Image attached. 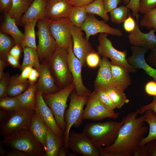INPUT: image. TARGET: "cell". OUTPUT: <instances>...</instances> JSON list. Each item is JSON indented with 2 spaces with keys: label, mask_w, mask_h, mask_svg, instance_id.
<instances>
[{
  "label": "cell",
  "mask_w": 156,
  "mask_h": 156,
  "mask_svg": "<svg viewBox=\"0 0 156 156\" xmlns=\"http://www.w3.org/2000/svg\"><path fill=\"white\" fill-rule=\"evenodd\" d=\"M138 109L129 113L122 118L123 124L113 144L108 146L98 148L100 156H133L148 130V127L144 125L143 116L137 117Z\"/></svg>",
  "instance_id": "6da1fadb"
},
{
  "label": "cell",
  "mask_w": 156,
  "mask_h": 156,
  "mask_svg": "<svg viewBox=\"0 0 156 156\" xmlns=\"http://www.w3.org/2000/svg\"><path fill=\"white\" fill-rule=\"evenodd\" d=\"M14 19L5 13V19L0 27L1 31L10 35L14 40L15 44L21 47L23 43L24 34L18 28Z\"/></svg>",
  "instance_id": "d4e9b609"
},
{
  "label": "cell",
  "mask_w": 156,
  "mask_h": 156,
  "mask_svg": "<svg viewBox=\"0 0 156 156\" xmlns=\"http://www.w3.org/2000/svg\"><path fill=\"white\" fill-rule=\"evenodd\" d=\"M73 6L69 0H49L46 2L45 15L49 20H60L67 18Z\"/></svg>",
  "instance_id": "ac0fdd59"
},
{
  "label": "cell",
  "mask_w": 156,
  "mask_h": 156,
  "mask_svg": "<svg viewBox=\"0 0 156 156\" xmlns=\"http://www.w3.org/2000/svg\"><path fill=\"white\" fill-rule=\"evenodd\" d=\"M151 110L153 113L156 115V96H154L152 101L150 103L142 106L138 109L139 114H142L147 110Z\"/></svg>",
  "instance_id": "f6af8a7d"
},
{
  "label": "cell",
  "mask_w": 156,
  "mask_h": 156,
  "mask_svg": "<svg viewBox=\"0 0 156 156\" xmlns=\"http://www.w3.org/2000/svg\"><path fill=\"white\" fill-rule=\"evenodd\" d=\"M7 66V64L4 59L0 58V79L3 75L4 70L5 67Z\"/></svg>",
  "instance_id": "94428289"
},
{
  "label": "cell",
  "mask_w": 156,
  "mask_h": 156,
  "mask_svg": "<svg viewBox=\"0 0 156 156\" xmlns=\"http://www.w3.org/2000/svg\"><path fill=\"white\" fill-rule=\"evenodd\" d=\"M123 23V28L126 31L130 33L134 29L136 25V21L129 13L128 17Z\"/></svg>",
  "instance_id": "ee69618b"
},
{
  "label": "cell",
  "mask_w": 156,
  "mask_h": 156,
  "mask_svg": "<svg viewBox=\"0 0 156 156\" xmlns=\"http://www.w3.org/2000/svg\"><path fill=\"white\" fill-rule=\"evenodd\" d=\"M94 90L101 103L108 109L114 111L116 108L108 94L103 89H94Z\"/></svg>",
  "instance_id": "ab89813d"
},
{
  "label": "cell",
  "mask_w": 156,
  "mask_h": 156,
  "mask_svg": "<svg viewBox=\"0 0 156 156\" xmlns=\"http://www.w3.org/2000/svg\"><path fill=\"white\" fill-rule=\"evenodd\" d=\"M108 35L105 33L99 34L98 37L99 44L97 46L98 53L103 57L110 59L112 64L121 66L129 73L136 72L137 69L131 65L127 61V51H120L116 49L107 38Z\"/></svg>",
  "instance_id": "ba28073f"
},
{
  "label": "cell",
  "mask_w": 156,
  "mask_h": 156,
  "mask_svg": "<svg viewBox=\"0 0 156 156\" xmlns=\"http://www.w3.org/2000/svg\"><path fill=\"white\" fill-rule=\"evenodd\" d=\"M32 1L28 0H13L11 8L7 13L19 24V21L31 5Z\"/></svg>",
  "instance_id": "f1b7e54d"
},
{
  "label": "cell",
  "mask_w": 156,
  "mask_h": 156,
  "mask_svg": "<svg viewBox=\"0 0 156 156\" xmlns=\"http://www.w3.org/2000/svg\"><path fill=\"white\" fill-rule=\"evenodd\" d=\"M82 30L73 25L71 30L73 39V50L75 56L80 60L82 68L86 66V58L91 52L95 51L86 38Z\"/></svg>",
  "instance_id": "9a60e30c"
},
{
  "label": "cell",
  "mask_w": 156,
  "mask_h": 156,
  "mask_svg": "<svg viewBox=\"0 0 156 156\" xmlns=\"http://www.w3.org/2000/svg\"><path fill=\"white\" fill-rule=\"evenodd\" d=\"M113 86L124 90L131 84L129 72L123 67L111 64Z\"/></svg>",
  "instance_id": "cb8c5ba5"
},
{
  "label": "cell",
  "mask_w": 156,
  "mask_h": 156,
  "mask_svg": "<svg viewBox=\"0 0 156 156\" xmlns=\"http://www.w3.org/2000/svg\"><path fill=\"white\" fill-rule=\"evenodd\" d=\"M68 147L69 149L75 153L83 156H100L98 148L83 132L71 131L68 140Z\"/></svg>",
  "instance_id": "7c38bea8"
},
{
  "label": "cell",
  "mask_w": 156,
  "mask_h": 156,
  "mask_svg": "<svg viewBox=\"0 0 156 156\" xmlns=\"http://www.w3.org/2000/svg\"><path fill=\"white\" fill-rule=\"evenodd\" d=\"M145 145L148 156H156V139L148 142Z\"/></svg>",
  "instance_id": "f907efd6"
},
{
  "label": "cell",
  "mask_w": 156,
  "mask_h": 156,
  "mask_svg": "<svg viewBox=\"0 0 156 156\" xmlns=\"http://www.w3.org/2000/svg\"><path fill=\"white\" fill-rule=\"evenodd\" d=\"M0 141L12 149L24 152L27 156H45L43 146L29 129L21 130L4 137Z\"/></svg>",
  "instance_id": "3957f363"
},
{
  "label": "cell",
  "mask_w": 156,
  "mask_h": 156,
  "mask_svg": "<svg viewBox=\"0 0 156 156\" xmlns=\"http://www.w3.org/2000/svg\"><path fill=\"white\" fill-rule=\"evenodd\" d=\"M72 42L67 49L68 62L73 78V83L77 94L80 96H88L91 93L84 84L81 74L82 68L80 60L75 56L73 50Z\"/></svg>",
  "instance_id": "5bb4252c"
},
{
  "label": "cell",
  "mask_w": 156,
  "mask_h": 156,
  "mask_svg": "<svg viewBox=\"0 0 156 156\" xmlns=\"http://www.w3.org/2000/svg\"><path fill=\"white\" fill-rule=\"evenodd\" d=\"M123 121H107L86 124L83 132L97 148L109 146L116 140Z\"/></svg>",
  "instance_id": "7a4b0ae2"
},
{
  "label": "cell",
  "mask_w": 156,
  "mask_h": 156,
  "mask_svg": "<svg viewBox=\"0 0 156 156\" xmlns=\"http://www.w3.org/2000/svg\"><path fill=\"white\" fill-rule=\"evenodd\" d=\"M99 55L95 51L88 54L86 58V63L91 68H95L99 66L100 61Z\"/></svg>",
  "instance_id": "b9f144b4"
},
{
  "label": "cell",
  "mask_w": 156,
  "mask_h": 156,
  "mask_svg": "<svg viewBox=\"0 0 156 156\" xmlns=\"http://www.w3.org/2000/svg\"><path fill=\"white\" fill-rule=\"evenodd\" d=\"M47 129L45 156H58L59 149L63 144V140L47 125Z\"/></svg>",
  "instance_id": "484cf974"
},
{
  "label": "cell",
  "mask_w": 156,
  "mask_h": 156,
  "mask_svg": "<svg viewBox=\"0 0 156 156\" xmlns=\"http://www.w3.org/2000/svg\"><path fill=\"white\" fill-rule=\"evenodd\" d=\"M156 8V0H140L139 12L144 14Z\"/></svg>",
  "instance_id": "60d3db41"
},
{
  "label": "cell",
  "mask_w": 156,
  "mask_h": 156,
  "mask_svg": "<svg viewBox=\"0 0 156 156\" xmlns=\"http://www.w3.org/2000/svg\"><path fill=\"white\" fill-rule=\"evenodd\" d=\"M94 0H69L73 6H85Z\"/></svg>",
  "instance_id": "6f0895ef"
},
{
  "label": "cell",
  "mask_w": 156,
  "mask_h": 156,
  "mask_svg": "<svg viewBox=\"0 0 156 156\" xmlns=\"http://www.w3.org/2000/svg\"><path fill=\"white\" fill-rule=\"evenodd\" d=\"M29 130L45 150L47 133V125L41 117L35 111L32 116Z\"/></svg>",
  "instance_id": "603a6c76"
},
{
  "label": "cell",
  "mask_w": 156,
  "mask_h": 156,
  "mask_svg": "<svg viewBox=\"0 0 156 156\" xmlns=\"http://www.w3.org/2000/svg\"><path fill=\"white\" fill-rule=\"evenodd\" d=\"M30 86L28 80L20 81L17 80L15 76L10 78L7 92L8 96L15 97L23 92Z\"/></svg>",
  "instance_id": "d6a6232c"
},
{
  "label": "cell",
  "mask_w": 156,
  "mask_h": 156,
  "mask_svg": "<svg viewBox=\"0 0 156 156\" xmlns=\"http://www.w3.org/2000/svg\"><path fill=\"white\" fill-rule=\"evenodd\" d=\"M22 49L20 45L15 44L11 49L9 53L19 60Z\"/></svg>",
  "instance_id": "9f6ffc18"
},
{
  "label": "cell",
  "mask_w": 156,
  "mask_h": 156,
  "mask_svg": "<svg viewBox=\"0 0 156 156\" xmlns=\"http://www.w3.org/2000/svg\"><path fill=\"white\" fill-rule=\"evenodd\" d=\"M6 59L8 64L13 67L17 68L21 67L19 60L9 53L7 54Z\"/></svg>",
  "instance_id": "11a10c76"
},
{
  "label": "cell",
  "mask_w": 156,
  "mask_h": 156,
  "mask_svg": "<svg viewBox=\"0 0 156 156\" xmlns=\"http://www.w3.org/2000/svg\"><path fill=\"white\" fill-rule=\"evenodd\" d=\"M67 49L57 46L47 61L55 83L60 90L73 83V78L68 62Z\"/></svg>",
  "instance_id": "277c9868"
},
{
  "label": "cell",
  "mask_w": 156,
  "mask_h": 156,
  "mask_svg": "<svg viewBox=\"0 0 156 156\" xmlns=\"http://www.w3.org/2000/svg\"><path fill=\"white\" fill-rule=\"evenodd\" d=\"M38 71L39 77L36 83L37 90L43 94L53 93L60 89L57 86L49 70L47 61L41 62Z\"/></svg>",
  "instance_id": "d6986e66"
},
{
  "label": "cell",
  "mask_w": 156,
  "mask_h": 156,
  "mask_svg": "<svg viewBox=\"0 0 156 156\" xmlns=\"http://www.w3.org/2000/svg\"><path fill=\"white\" fill-rule=\"evenodd\" d=\"M129 13V9L126 5L117 7L110 12L111 20L113 23L121 24L127 18Z\"/></svg>",
  "instance_id": "74e56055"
},
{
  "label": "cell",
  "mask_w": 156,
  "mask_h": 156,
  "mask_svg": "<svg viewBox=\"0 0 156 156\" xmlns=\"http://www.w3.org/2000/svg\"><path fill=\"white\" fill-rule=\"evenodd\" d=\"M35 111L41 117L47 126L63 140L64 132L58 125L53 112L44 100L42 93L37 90Z\"/></svg>",
  "instance_id": "2e32d148"
},
{
  "label": "cell",
  "mask_w": 156,
  "mask_h": 156,
  "mask_svg": "<svg viewBox=\"0 0 156 156\" xmlns=\"http://www.w3.org/2000/svg\"><path fill=\"white\" fill-rule=\"evenodd\" d=\"M38 20L28 22L24 25V32L21 48L23 50L25 47L37 49L35 27Z\"/></svg>",
  "instance_id": "83f0119b"
},
{
  "label": "cell",
  "mask_w": 156,
  "mask_h": 156,
  "mask_svg": "<svg viewBox=\"0 0 156 156\" xmlns=\"http://www.w3.org/2000/svg\"><path fill=\"white\" fill-rule=\"evenodd\" d=\"M29 0V1H33L32 0Z\"/></svg>",
  "instance_id": "03108f58"
},
{
  "label": "cell",
  "mask_w": 156,
  "mask_h": 156,
  "mask_svg": "<svg viewBox=\"0 0 156 156\" xmlns=\"http://www.w3.org/2000/svg\"><path fill=\"white\" fill-rule=\"evenodd\" d=\"M9 75L8 73H4L0 81V97L4 98L8 96L7 89L9 83Z\"/></svg>",
  "instance_id": "7bdbcfd3"
},
{
  "label": "cell",
  "mask_w": 156,
  "mask_h": 156,
  "mask_svg": "<svg viewBox=\"0 0 156 156\" xmlns=\"http://www.w3.org/2000/svg\"><path fill=\"white\" fill-rule=\"evenodd\" d=\"M109 95L116 108L121 109L129 100L127 99L124 91L113 86L103 89Z\"/></svg>",
  "instance_id": "4dcf8cb0"
},
{
  "label": "cell",
  "mask_w": 156,
  "mask_h": 156,
  "mask_svg": "<svg viewBox=\"0 0 156 156\" xmlns=\"http://www.w3.org/2000/svg\"><path fill=\"white\" fill-rule=\"evenodd\" d=\"M36 83L30 86L23 92L15 96L19 101L22 107L35 111L37 91Z\"/></svg>",
  "instance_id": "4316f807"
},
{
  "label": "cell",
  "mask_w": 156,
  "mask_h": 156,
  "mask_svg": "<svg viewBox=\"0 0 156 156\" xmlns=\"http://www.w3.org/2000/svg\"><path fill=\"white\" fill-rule=\"evenodd\" d=\"M75 90L72 83L56 92L42 94L44 100L53 112L58 125L64 132L66 127L64 114L68 106L67 100Z\"/></svg>",
  "instance_id": "8992f818"
},
{
  "label": "cell",
  "mask_w": 156,
  "mask_h": 156,
  "mask_svg": "<svg viewBox=\"0 0 156 156\" xmlns=\"http://www.w3.org/2000/svg\"><path fill=\"white\" fill-rule=\"evenodd\" d=\"M87 16L85 6H73L68 18L74 25L80 28Z\"/></svg>",
  "instance_id": "e575fe53"
},
{
  "label": "cell",
  "mask_w": 156,
  "mask_h": 156,
  "mask_svg": "<svg viewBox=\"0 0 156 156\" xmlns=\"http://www.w3.org/2000/svg\"><path fill=\"white\" fill-rule=\"evenodd\" d=\"M140 1V0H129L128 3L126 5L127 8L132 10L133 17H136L139 15Z\"/></svg>",
  "instance_id": "bcb514c9"
},
{
  "label": "cell",
  "mask_w": 156,
  "mask_h": 156,
  "mask_svg": "<svg viewBox=\"0 0 156 156\" xmlns=\"http://www.w3.org/2000/svg\"><path fill=\"white\" fill-rule=\"evenodd\" d=\"M34 111L21 107L9 112L6 118L0 122V135L4 137L21 130L29 129Z\"/></svg>",
  "instance_id": "52a82bcc"
},
{
  "label": "cell",
  "mask_w": 156,
  "mask_h": 156,
  "mask_svg": "<svg viewBox=\"0 0 156 156\" xmlns=\"http://www.w3.org/2000/svg\"><path fill=\"white\" fill-rule=\"evenodd\" d=\"M151 50L147 57V62L151 66L156 69V47Z\"/></svg>",
  "instance_id": "f5cc1de1"
},
{
  "label": "cell",
  "mask_w": 156,
  "mask_h": 156,
  "mask_svg": "<svg viewBox=\"0 0 156 156\" xmlns=\"http://www.w3.org/2000/svg\"><path fill=\"white\" fill-rule=\"evenodd\" d=\"M132 53L127 58L128 63L135 68L143 70L146 73L156 81V69L150 65L146 61L145 55L148 50L144 48L131 46Z\"/></svg>",
  "instance_id": "ffe728a7"
},
{
  "label": "cell",
  "mask_w": 156,
  "mask_h": 156,
  "mask_svg": "<svg viewBox=\"0 0 156 156\" xmlns=\"http://www.w3.org/2000/svg\"><path fill=\"white\" fill-rule=\"evenodd\" d=\"M24 52L23 63L20 67L21 70L25 66L31 65L33 68L38 70L40 64L36 49L25 47L23 49Z\"/></svg>",
  "instance_id": "1f68e13d"
},
{
  "label": "cell",
  "mask_w": 156,
  "mask_h": 156,
  "mask_svg": "<svg viewBox=\"0 0 156 156\" xmlns=\"http://www.w3.org/2000/svg\"><path fill=\"white\" fill-rule=\"evenodd\" d=\"M21 107V103L15 97L8 96L0 98V110L10 112Z\"/></svg>",
  "instance_id": "d590c367"
},
{
  "label": "cell",
  "mask_w": 156,
  "mask_h": 156,
  "mask_svg": "<svg viewBox=\"0 0 156 156\" xmlns=\"http://www.w3.org/2000/svg\"><path fill=\"white\" fill-rule=\"evenodd\" d=\"M5 156H27V155L21 151L13 148L10 152H8Z\"/></svg>",
  "instance_id": "91938a15"
},
{
  "label": "cell",
  "mask_w": 156,
  "mask_h": 156,
  "mask_svg": "<svg viewBox=\"0 0 156 156\" xmlns=\"http://www.w3.org/2000/svg\"><path fill=\"white\" fill-rule=\"evenodd\" d=\"M2 143L1 142H0V155L1 156H5V155L7 152V151H5L3 147H2L1 145Z\"/></svg>",
  "instance_id": "be15d7a7"
},
{
  "label": "cell",
  "mask_w": 156,
  "mask_h": 156,
  "mask_svg": "<svg viewBox=\"0 0 156 156\" xmlns=\"http://www.w3.org/2000/svg\"><path fill=\"white\" fill-rule=\"evenodd\" d=\"M49 0H46V1H49Z\"/></svg>",
  "instance_id": "003e7915"
},
{
  "label": "cell",
  "mask_w": 156,
  "mask_h": 156,
  "mask_svg": "<svg viewBox=\"0 0 156 156\" xmlns=\"http://www.w3.org/2000/svg\"><path fill=\"white\" fill-rule=\"evenodd\" d=\"M66 150L65 147L62 146L59 149L58 156H66Z\"/></svg>",
  "instance_id": "6125c7cd"
},
{
  "label": "cell",
  "mask_w": 156,
  "mask_h": 156,
  "mask_svg": "<svg viewBox=\"0 0 156 156\" xmlns=\"http://www.w3.org/2000/svg\"><path fill=\"white\" fill-rule=\"evenodd\" d=\"M39 73L38 70L35 68H33L31 71L28 76V79L30 86H32L36 83L38 79Z\"/></svg>",
  "instance_id": "816d5d0a"
},
{
  "label": "cell",
  "mask_w": 156,
  "mask_h": 156,
  "mask_svg": "<svg viewBox=\"0 0 156 156\" xmlns=\"http://www.w3.org/2000/svg\"><path fill=\"white\" fill-rule=\"evenodd\" d=\"M69 97V106L64 114L66 127L64 132L63 137V145L67 153H69L68 142L70 130L73 126L78 127L83 122V108L87 103L88 98V96L78 95L75 91L74 90L72 92Z\"/></svg>",
  "instance_id": "5b68a950"
},
{
  "label": "cell",
  "mask_w": 156,
  "mask_h": 156,
  "mask_svg": "<svg viewBox=\"0 0 156 156\" xmlns=\"http://www.w3.org/2000/svg\"><path fill=\"white\" fill-rule=\"evenodd\" d=\"M129 0H123L124 4L126 5L129 3Z\"/></svg>",
  "instance_id": "e7e4bbea"
},
{
  "label": "cell",
  "mask_w": 156,
  "mask_h": 156,
  "mask_svg": "<svg viewBox=\"0 0 156 156\" xmlns=\"http://www.w3.org/2000/svg\"><path fill=\"white\" fill-rule=\"evenodd\" d=\"M85 7L87 14H96L106 22L109 21V17L105 9L103 0H94Z\"/></svg>",
  "instance_id": "836d02e7"
},
{
  "label": "cell",
  "mask_w": 156,
  "mask_h": 156,
  "mask_svg": "<svg viewBox=\"0 0 156 156\" xmlns=\"http://www.w3.org/2000/svg\"><path fill=\"white\" fill-rule=\"evenodd\" d=\"M139 15L136 18V25L134 29L130 33L128 36L129 41L132 46L152 50L156 47L155 31L151 29L147 33H144L140 30L138 25Z\"/></svg>",
  "instance_id": "e0dca14e"
},
{
  "label": "cell",
  "mask_w": 156,
  "mask_h": 156,
  "mask_svg": "<svg viewBox=\"0 0 156 156\" xmlns=\"http://www.w3.org/2000/svg\"><path fill=\"white\" fill-rule=\"evenodd\" d=\"M139 24L141 27L156 31V8L144 14Z\"/></svg>",
  "instance_id": "f35d334b"
},
{
  "label": "cell",
  "mask_w": 156,
  "mask_h": 156,
  "mask_svg": "<svg viewBox=\"0 0 156 156\" xmlns=\"http://www.w3.org/2000/svg\"><path fill=\"white\" fill-rule=\"evenodd\" d=\"M143 114L144 121L148 124L149 129L148 135L142 139L139 146L144 145L148 142L156 139V115L151 110H146Z\"/></svg>",
  "instance_id": "f546056e"
},
{
  "label": "cell",
  "mask_w": 156,
  "mask_h": 156,
  "mask_svg": "<svg viewBox=\"0 0 156 156\" xmlns=\"http://www.w3.org/2000/svg\"><path fill=\"white\" fill-rule=\"evenodd\" d=\"M15 45L13 39L6 34L0 32V53L1 58L4 59L11 49Z\"/></svg>",
  "instance_id": "8d00e7d4"
},
{
  "label": "cell",
  "mask_w": 156,
  "mask_h": 156,
  "mask_svg": "<svg viewBox=\"0 0 156 156\" xmlns=\"http://www.w3.org/2000/svg\"><path fill=\"white\" fill-rule=\"evenodd\" d=\"M133 156H148L145 145L139 146L135 151Z\"/></svg>",
  "instance_id": "680465c9"
},
{
  "label": "cell",
  "mask_w": 156,
  "mask_h": 156,
  "mask_svg": "<svg viewBox=\"0 0 156 156\" xmlns=\"http://www.w3.org/2000/svg\"><path fill=\"white\" fill-rule=\"evenodd\" d=\"M48 21L50 33L57 46L67 49L73 42L71 30L73 25L68 17L57 20L48 19Z\"/></svg>",
  "instance_id": "8fae6325"
},
{
  "label": "cell",
  "mask_w": 156,
  "mask_h": 156,
  "mask_svg": "<svg viewBox=\"0 0 156 156\" xmlns=\"http://www.w3.org/2000/svg\"><path fill=\"white\" fill-rule=\"evenodd\" d=\"M33 68L32 66L30 65L25 67L22 70L20 75L15 76L16 79L20 81H24L27 80L29 74Z\"/></svg>",
  "instance_id": "681fc988"
},
{
  "label": "cell",
  "mask_w": 156,
  "mask_h": 156,
  "mask_svg": "<svg viewBox=\"0 0 156 156\" xmlns=\"http://www.w3.org/2000/svg\"><path fill=\"white\" fill-rule=\"evenodd\" d=\"M111 63L108 58L103 56L94 81V89H104L113 86Z\"/></svg>",
  "instance_id": "44dd1931"
},
{
  "label": "cell",
  "mask_w": 156,
  "mask_h": 156,
  "mask_svg": "<svg viewBox=\"0 0 156 156\" xmlns=\"http://www.w3.org/2000/svg\"><path fill=\"white\" fill-rule=\"evenodd\" d=\"M86 105L83 113V120L98 121L106 118L115 119L121 113L115 112L103 105L99 101L94 90L88 96Z\"/></svg>",
  "instance_id": "30bf717a"
},
{
  "label": "cell",
  "mask_w": 156,
  "mask_h": 156,
  "mask_svg": "<svg viewBox=\"0 0 156 156\" xmlns=\"http://www.w3.org/2000/svg\"><path fill=\"white\" fill-rule=\"evenodd\" d=\"M80 28L85 33V38L88 40L91 36L98 33H105L118 37L123 35L121 30L110 27L106 21L99 20L92 14H88Z\"/></svg>",
  "instance_id": "4fadbf2b"
},
{
  "label": "cell",
  "mask_w": 156,
  "mask_h": 156,
  "mask_svg": "<svg viewBox=\"0 0 156 156\" xmlns=\"http://www.w3.org/2000/svg\"><path fill=\"white\" fill-rule=\"evenodd\" d=\"M13 0H0V7L2 10L7 14L10 10Z\"/></svg>",
  "instance_id": "db71d44e"
},
{
  "label": "cell",
  "mask_w": 156,
  "mask_h": 156,
  "mask_svg": "<svg viewBox=\"0 0 156 156\" xmlns=\"http://www.w3.org/2000/svg\"><path fill=\"white\" fill-rule=\"evenodd\" d=\"M46 0H34L26 12L21 18L19 23L23 25L25 23L46 18Z\"/></svg>",
  "instance_id": "7402d4cb"
},
{
  "label": "cell",
  "mask_w": 156,
  "mask_h": 156,
  "mask_svg": "<svg viewBox=\"0 0 156 156\" xmlns=\"http://www.w3.org/2000/svg\"><path fill=\"white\" fill-rule=\"evenodd\" d=\"M37 34L38 39L37 51L40 61H47L55 51L57 45L50 33L48 19L46 18L37 21Z\"/></svg>",
  "instance_id": "9c48e42d"
},
{
  "label": "cell",
  "mask_w": 156,
  "mask_h": 156,
  "mask_svg": "<svg viewBox=\"0 0 156 156\" xmlns=\"http://www.w3.org/2000/svg\"><path fill=\"white\" fill-rule=\"evenodd\" d=\"M144 90L146 93L148 95L156 96V81L153 80L148 82L145 84Z\"/></svg>",
  "instance_id": "7dc6e473"
},
{
  "label": "cell",
  "mask_w": 156,
  "mask_h": 156,
  "mask_svg": "<svg viewBox=\"0 0 156 156\" xmlns=\"http://www.w3.org/2000/svg\"><path fill=\"white\" fill-rule=\"evenodd\" d=\"M121 0H103L104 7L107 13L110 12L117 7Z\"/></svg>",
  "instance_id": "c3c4849f"
}]
</instances>
